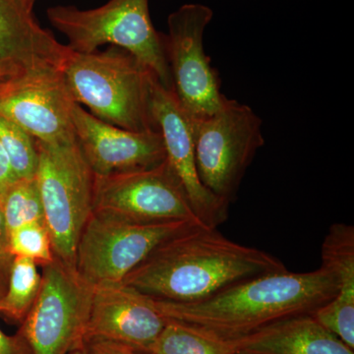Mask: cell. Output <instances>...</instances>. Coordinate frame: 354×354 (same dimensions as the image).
Returning a JSON list of instances; mask_svg holds the SVG:
<instances>
[{
    "instance_id": "6da1fadb",
    "label": "cell",
    "mask_w": 354,
    "mask_h": 354,
    "mask_svg": "<svg viewBox=\"0 0 354 354\" xmlns=\"http://www.w3.org/2000/svg\"><path fill=\"white\" fill-rule=\"evenodd\" d=\"M337 291L334 272L322 265L312 272L286 270L260 274L199 301L179 304L149 298L167 320L234 342L283 319L313 314Z\"/></svg>"
},
{
    "instance_id": "7a4b0ae2",
    "label": "cell",
    "mask_w": 354,
    "mask_h": 354,
    "mask_svg": "<svg viewBox=\"0 0 354 354\" xmlns=\"http://www.w3.org/2000/svg\"><path fill=\"white\" fill-rule=\"evenodd\" d=\"M271 254L198 225L167 239L121 285L164 301H199L244 279L286 271Z\"/></svg>"
},
{
    "instance_id": "3957f363",
    "label": "cell",
    "mask_w": 354,
    "mask_h": 354,
    "mask_svg": "<svg viewBox=\"0 0 354 354\" xmlns=\"http://www.w3.org/2000/svg\"><path fill=\"white\" fill-rule=\"evenodd\" d=\"M64 73L74 102L95 118L130 131H158L151 111L157 77L131 53L113 46L90 53L70 50Z\"/></svg>"
},
{
    "instance_id": "277c9868",
    "label": "cell",
    "mask_w": 354,
    "mask_h": 354,
    "mask_svg": "<svg viewBox=\"0 0 354 354\" xmlns=\"http://www.w3.org/2000/svg\"><path fill=\"white\" fill-rule=\"evenodd\" d=\"M46 15L51 25L68 39L70 50L90 53L102 44L118 46L131 53L153 72L158 82L172 90L164 34L153 27L149 0H109L90 10L57 6L48 8Z\"/></svg>"
},
{
    "instance_id": "5b68a950",
    "label": "cell",
    "mask_w": 354,
    "mask_h": 354,
    "mask_svg": "<svg viewBox=\"0 0 354 354\" xmlns=\"http://www.w3.org/2000/svg\"><path fill=\"white\" fill-rule=\"evenodd\" d=\"M36 147L35 177L53 253L75 268L79 239L93 213L95 176L76 139L50 144L36 140Z\"/></svg>"
},
{
    "instance_id": "8992f818",
    "label": "cell",
    "mask_w": 354,
    "mask_h": 354,
    "mask_svg": "<svg viewBox=\"0 0 354 354\" xmlns=\"http://www.w3.org/2000/svg\"><path fill=\"white\" fill-rule=\"evenodd\" d=\"M190 122L200 180L230 206L264 146L262 120L250 106L225 97L215 113L190 118Z\"/></svg>"
},
{
    "instance_id": "52a82bcc",
    "label": "cell",
    "mask_w": 354,
    "mask_h": 354,
    "mask_svg": "<svg viewBox=\"0 0 354 354\" xmlns=\"http://www.w3.org/2000/svg\"><path fill=\"white\" fill-rule=\"evenodd\" d=\"M198 225H202L134 223L92 213L77 246V272L94 288L120 285L158 246Z\"/></svg>"
},
{
    "instance_id": "ba28073f",
    "label": "cell",
    "mask_w": 354,
    "mask_h": 354,
    "mask_svg": "<svg viewBox=\"0 0 354 354\" xmlns=\"http://www.w3.org/2000/svg\"><path fill=\"white\" fill-rule=\"evenodd\" d=\"M41 268L38 297L19 332L32 354H69L86 344L94 286L57 258Z\"/></svg>"
},
{
    "instance_id": "9c48e42d",
    "label": "cell",
    "mask_w": 354,
    "mask_h": 354,
    "mask_svg": "<svg viewBox=\"0 0 354 354\" xmlns=\"http://www.w3.org/2000/svg\"><path fill=\"white\" fill-rule=\"evenodd\" d=\"M213 16V10L204 4H184L169 16V32L164 34L172 91L189 118L215 113L225 97L203 44Z\"/></svg>"
},
{
    "instance_id": "30bf717a",
    "label": "cell",
    "mask_w": 354,
    "mask_h": 354,
    "mask_svg": "<svg viewBox=\"0 0 354 354\" xmlns=\"http://www.w3.org/2000/svg\"><path fill=\"white\" fill-rule=\"evenodd\" d=\"M93 213L134 223L204 225L167 160L149 169L95 176Z\"/></svg>"
},
{
    "instance_id": "8fae6325",
    "label": "cell",
    "mask_w": 354,
    "mask_h": 354,
    "mask_svg": "<svg viewBox=\"0 0 354 354\" xmlns=\"http://www.w3.org/2000/svg\"><path fill=\"white\" fill-rule=\"evenodd\" d=\"M75 104L59 67L31 72L0 88V116L44 143L76 139L72 123Z\"/></svg>"
},
{
    "instance_id": "7c38bea8",
    "label": "cell",
    "mask_w": 354,
    "mask_h": 354,
    "mask_svg": "<svg viewBox=\"0 0 354 354\" xmlns=\"http://www.w3.org/2000/svg\"><path fill=\"white\" fill-rule=\"evenodd\" d=\"M151 111L164 141L165 160L180 181L197 218L205 227H218L227 218L228 205L200 180L189 116L174 91L165 88L157 78L151 87Z\"/></svg>"
},
{
    "instance_id": "4fadbf2b",
    "label": "cell",
    "mask_w": 354,
    "mask_h": 354,
    "mask_svg": "<svg viewBox=\"0 0 354 354\" xmlns=\"http://www.w3.org/2000/svg\"><path fill=\"white\" fill-rule=\"evenodd\" d=\"M72 123L76 141L95 176L149 169L165 160L158 131L134 132L95 118L75 104Z\"/></svg>"
},
{
    "instance_id": "5bb4252c",
    "label": "cell",
    "mask_w": 354,
    "mask_h": 354,
    "mask_svg": "<svg viewBox=\"0 0 354 354\" xmlns=\"http://www.w3.org/2000/svg\"><path fill=\"white\" fill-rule=\"evenodd\" d=\"M167 323L150 298L138 291L121 283L95 286L85 344L104 339L151 353Z\"/></svg>"
},
{
    "instance_id": "9a60e30c",
    "label": "cell",
    "mask_w": 354,
    "mask_h": 354,
    "mask_svg": "<svg viewBox=\"0 0 354 354\" xmlns=\"http://www.w3.org/2000/svg\"><path fill=\"white\" fill-rule=\"evenodd\" d=\"M69 53L25 0H0V88L31 72L64 68Z\"/></svg>"
},
{
    "instance_id": "2e32d148",
    "label": "cell",
    "mask_w": 354,
    "mask_h": 354,
    "mask_svg": "<svg viewBox=\"0 0 354 354\" xmlns=\"http://www.w3.org/2000/svg\"><path fill=\"white\" fill-rule=\"evenodd\" d=\"M322 265L339 283L337 295L313 313L317 321L354 349V227L334 223L324 239Z\"/></svg>"
},
{
    "instance_id": "e0dca14e",
    "label": "cell",
    "mask_w": 354,
    "mask_h": 354,
    "mask_svg": "<svg viewBox=\"0 0 354 354\" xmlns=\"http://www.w3.org/2000/svg\"><path fill=\"white\" fill-rule=\"evenodd\" d=\"M230 342L235 354H354L313 314L283 319Z\"/></svg>"
},
{
    "instance_id": "ac0fdd59",
    "label": "cell",
    "mask_w": 354,
    "mask_h": 354,
    "mask_svg": "<svg viewBox=\"0 0 354 354\" xmlns=\"http://www.w3.org/2000/svg\"><path fill=\"white\" fill-rule=\"evenodd\" d=\"M39 266L24 257H14L8 285L0 297V314L22 324L38 297L41 285Z\"/></svg>"
},
{
    "instance_id": "d6986e66",
    "label": "cell",
    "mask_w": 354,
    "mask_h": 354,
    "mask_svg": "<svg viewBox=\"0 0 354 354\" xmlns=\"http://www.w3.org/2000/svg\"><path fill=\"white\" fill-rule=\"evenodd\" d=\"M152 353L155 354H235L230 342L221 341L194 328L167 320Z\"/></svg>"
},
{
    "instance_id": "ffe728a7",
    "label": "cell",
    "mask_w": 354,
    "mask_h": 354,
    "mask_svg": "<svg viewBox=\"0 0 354 354\" xmlns=\"http://www.w3.org/2000/svg\"><path fill=\"white\" fill-rule=\"evenodd\" d=\"M8 232L28 223H44V208L36 177L17 179L0 194Z\"/></svg>"
},
{
    "instance_id": "44dd1931",
    "label": "cell",
    "mask_w": 354,
    "mask_h": 354,
    "mask_svg": "<svg viewBox=\"0 0 354 354\" xmlns=\"http://www.w3.org/2000/svg\"><path fill=\"white\" fill-rule=\"evenodd\" d=\"M0 143L16 178H32L38 167L36 140L29 133L0 116Z\"/></svg>"
},
{
    "instance_id": "7402d4cb",
    "label": "cell",
    "mask_w": 354,
    "mask_h": 354,
    "mask_svg": "<svg viewBox=\"0 0 354 354\" xmlns=\"http://www.w3.org/2000/svg\"><path fill=\"white\" fill-rule=\"evenodd\" d=\"M9 248L13 257L32 260L39 267L55 259L48 228L44 223H28L8 232Z\"/></svg>"
},
{
    "instance_id": "603a6c76",
    "label": "cell",
    "mask_w": 354,
    "mask_h": 354,
    "mask_svg": "<svg viewBox=\"0 0 354 354\" xmlns=\"http://www.w3.org/2000/svg\"><path fill=\"white\" fill-rule=\"evenodd\" d=\"M13 259L9 248L8 230L0 207V297L6 291Z\"/></svg>"
},
{
    "instance_id": "cb8c5ba5",
    "label": "cell",
    "mask_w": 354,
    "mask_h": 354,
    "mask_svg": "<svg viewBox=\"0 0 354 354\" xmlns=\"http://www.w3.org/2000/svg\"><path fill=\"white\" fill-rule=\"evenodd\" d=\"M0 354H32V351L20 332L8 335L0 329Z\"/></svg>"
},
{
    "instance_id": "d4e9b609",
    "label": "cell",
    "mask_w": 354,
    "mask_h": 354,
    "mask_svg": "<svg viewBox=\"0 0 354 354\" xmlns=\"http://www.w3.org/2000/svg\"><path fill=\"white\" fill-rule=\"evenodd\" d=\"M88 354H136V351L118 342L94 339L86 344Z\"/></svg>"
},
{
    "instance_id": "484cf974",
    "label": "cell",
    "mask_w": 354,
    "mask_h": 354,
    "mask_svg": "<svg viewBox=\"0 0 354 354\" xmlns=\"http://www.w3.org/2000/svg\"><path fill=\"white\" fill-rule=\"evenodd\" d=\"M16 180L17 178L14 174L8 157L0 143V194Z\"/></svg>"
},
{
    "instance_id": "4316f807",
    "label": "cell",
    "mask_w": 354,
    "mask_h": 354,
    "mask_svg": "<svg viewBox=\"0 0 354 354\" xmlns=\"http://www.w3.org/2000/svg\"><path fill=\"white\" fill-rule=\"evenodd\" d=\"M69 354H88L87 346L84 344V346H80V348L74 349V351H72Z\"/></svg>"
},
{
    "instance_id": "83f0119b",
    "label": "cell",
    "mask_w": 354,
    "mask_h": 354,
    "mask_svg": "<svg viewBox=\"0 0 354 354\" xmlns=\"http://www.w3.org/2000/svg\"><path fill=\"white\" fill-rule=\"evenodd\" d=\"M26 2H27L28 4H30V6L34 7V3L36 0H25Z\"/></svg>"
},
{
    "instance_id": "f1b7e54d",
    "label": "cell",
    "mask_w": 354,
    "mask_h": 354,
    "mask_svg": "<svg viewBox=\"0 0 354 354\" xmlns=\"http://www.w3.org/2000/svg\"><path fill=\"white\" fill-rule=\"evenodd\" d=\"M136 354H155V353H136Z\"/></svg>"
}]
</instances>
